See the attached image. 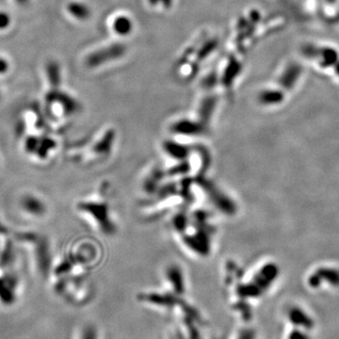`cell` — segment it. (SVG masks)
<instances>
[{"label":"cell","instance_id":"1","mask_svg":"<svg viewBox=\"0 0 339 339\" xmlns=\"http://www.w3.org/2000/svg\"><path fill=\"white\" fill-rule=\"evenodd\" d=\"M19 148L31 163L47 165L60 154L62 149L58 132L50 127L31 128L16 133Z\"/></svg>","mask_w":339,"mask_h":339},{"label":"cell","instance_id":"2","mask_svg":"<svg viewBox=\"0 0 339 339\" xmlns=\"http://www.w3.org/2000/svg\"><path fill=\"white\" fill-rule=\"evenodd\" d=\"M17 249H22L31 268L42 277L49 275L53 254L47 237L37 232L18 231L13 234Z\"/></svg>","mask_w":339,"mask_h":339},{"label":"cell","instance_id":"3","mask_svg":"<svg viewBox=\"0 0 339 339\" xmlns=\"http://www.w3.org/2000/svg\"><path fill=\"white\" fill-rule=\"evenodd\" d=\"M76 213L104 235L111 234L114 229L109 218L108 201L100 191L77 201Z\"/></svg>","mask_w":339,"mask_h":339},{"label":"cell","instance_id":"4","mask_svg":"<svg viewBox=\"0 0 339 339\" xmlns=\"http://www.w3.org/2000/svg\"><path fill=\"white\" fill-rule=\"evenodd\" d=\"M113 138L114 133L107 131L95 139L72 143L67 148L66 155L77 164L92 165L108 155Z\"/></svg>","mask_w":339,"mask_h":339},{"label":"cell","instance_id":"5","mask_svg":"<svg viewBox=\"0 0 339 339\" xmlns=\"http://www.w3.org/2000/svg\"><path fill=\"white\" fill-rule=\"evenodd\" d=\"M17 205L22 216L30 220H43L48 214L47 201L36 192L29 191L22 194Z\"/></svg>","mask_w":339,"mask_h":339},{"label":"cell","instance_id":"6","mask_svg":"<svg viewBox=\"0 0 339 339\" xmlns=\"http://www.w3.org/2000/svg\"><path fill=\"white\" fill-rule=\"evenodd\" d=\"M123 52V47L122 45H113L110 47L100 49L90 55L87 59V64L90 67L99 66L111 60L117 59L122 56Z\"/></svg>","mask_w":339,"mask_h":339},{"label":"cell","instance_id":"7","mask_svg":"<svg viewBox=\"0 0 339 339\" xmlns=\"http://www.w3.org/2000/svg\"><path fill=\"white\" fill-rule=\"evenodd\" d=\"M305 52L309 57H318L321 60L322 66L323 67L335 65L339 62V54L337 50L331 47L316 48L314 47H307Z\"/></svg>","mask_w":339,"mask_h":339},{"label":"cell","instance_id":"8","mask_svg":"<svg viewBox=\"0 0 339 339\" xmlns=\"http://www.w3.org/2000/svg\"><path fill=\"white\" fill-rule=\"evenodd\" d=\"M288 321L294 327L310 332L315 327V322L305 310L300 307H292L288 311Z\"/></svg>","mask_w":339,"mask_h":339},{"label":"cell","instance_id":"9","mask_svg":"<svg viewBox=\"0 0 339 339\" xmlns=\"http://www.w3.org/2000/svg\"><path fill=\"white\" fill-rule=\"evenodd\" d=\"M323 281L334 287H339V271L329 268L320 269L315 274L310 277L309 284L313 288H319Z\"/></svg>","mask_w":339,"mask_h":339},{"label":"cell","instance_id":"10","mask_svg":"<svg viewBox=\"0 0 339 339\" xmlns=\"http://www.w3.org/2000/svg\"><path fill=\"white\" fill-rule=\"evenodd\" d=\"M302 71L303 69L298 63L296 62L289 63L286 67L284 72L281 74V76L278 79V82L284 89L290 90L299 80V78L302 75Z\"/></svg>","mask_w":339,"mask_h":339},{"label":"cell","instance_id":"11","mask_svg":"<svg viewBox=\"0 0 339 339\" xmlns=\"http://www.w3.org/2000/svg\"><path fill=\"white\" fill-rule=\"evenodd\" d=\"M114 32L120 36H127L133 31V22L128 16L116 17L112 26Z\"/></svg>","mask_w":339,"mask_h":339},{"label":"cell","instance_id":"12","mask_svg":"<svg viewBox=\"0 0 339 339\" xmlns=\"http://www.w3.org/2000/svg\"><path fill=\"white\" fill-rule=\"evenodd\" d=\"M284 93L280 90H264L258 95V100L262 105H277L283 102Z\"/></svg>","mask_w":339,"mask_h":339},{"label":"cell","instance_id":"13","mask_svg":"<svg viewBox=\"0 0 339 339\" xmlns=\"http://www.w3.org/2000/svg\"><path fill=\"white\" fill-rule=\"evenodd\" d=\"M70 15L78 20H87L91 16L90 8L82 2H71L67 6Z\"/></svg>","mask_w":339,"mask_h":339},{"label":"cell","instance_id":"14","mask_svg":"<svg viewBox=\"0 0 339 339\" xmlns=\"http://www.w3.org/2000/svg\"><path fill=\"white\" fill-rule=\"evenodd\" d=\"M47 77L52 89H58L61 83L60 67L56 62H49L47 67Z\"/></svg>","mask_w":339,"mask_h":339},{"label":"cell","instance_id":"15","mask_svg":"<svg viewBox=\"0 0 339 339\" xmlns=\"http://www.w3.org/2000/svg\"><path fill=\"white\" fill-rule=\"evenodd\" d=\"M288 339H311V337L308 331L295 327L288 334Z\"/></svg>","mask_w":339,"mask_h":339},{"label":"cell","instance_id":"16","mask_svg":"<svg viewBox=\"0 0 339 339\" xmlns=\"http://www.w3.org/2000/svg\"><path fill=\"white\" fill-rule=\"evenodd\" d=\"M11 23V17L4 13V12H0V30H5L10 26Z\"/></svg>","mask_w":339,"mask_h":339},{"label":"cell","instance_id":"17","mask_svg":"<svg viewBox=\"0 0 339 339\" xmlns=\"http://www.w3.org/2000/svg\"><path fill=\"white\" fill-rule=\"evenodd\" d=\"M9 69V63L7 61H5L4 59L0 58V74H3L5 72H7Z\"/></svg>","mask_w":339,"mask_h":339},{"label":"cell","instance_id":"18","mask_svg":"<svg viewBox=\"0 0 339 339\" xmlns=\"http://www.w3.org/2000/svg\"><path fill=\"white\" fill-rule=\"evenodd\" d=\"M149 1L152 4L158 3V4H160V5L164 6V7H170L171 5V3H172V0H149Z\"/></svg>","mask_w":339,"mask_h":339},{"label":"cell","instance_id":"19","mask_svg":"<svg viewBox=\"0 0 339 339\" xmlns=\"http://www.w3.org/2000/svg\"><path fill=\"white\" fill-rule=\"evenodd\" d=\"M337 73L339 74V63H338V65H337Z\"/></svg>","mask_w":339,"mask_h":339},{"label":"cell","instance_id":"20","mask_svg":"<svg viewBox=\"0 0 339 339\" xmlns=\"http://www.w3.org/2000/svg\"><path fill=\"white\" fill-rule=\"evenodd\" d=\"M18 2H20V3H25V2H27L28 0H17Z\"/></svg>","mask_w":339,"mask_h":339}]
</instances>
